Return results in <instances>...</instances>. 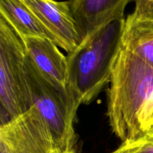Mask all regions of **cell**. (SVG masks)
I'll return each mask as SVG.
<instances>
[{"label":"cell","mask_w":153,"mask_h":153,"mask_svg":"<svg viewBox=\"0 0 153 153\" xmlns=\"http://www.w3.org/2000/svg\"><path fill=\"white\" fill-rule=\"evenodd\" d=\"M121 46L153 68V20L128 15L124 20Z\"/></svg>","instance_id":"obj_9"},{"label":"cell","mask_w":153,"mask_h":153,"mask_svg":"<svg viewBox=\"0 0 153 153\" xmlns=\"http://www.w3.org/2000/svg\"><path fill=\"white\" fill-rule=\"evenodd\" d=\"M0 16L20 37H45L58 45L55 37L22 0H0Z\"/></svg>","instance_id":"obj_10"},{"label":"cell","mask_w":153,"mask_h":153,"mask_svg":"<svg viewBox=\"0 0 153 153\" xmlns=\"http://www.w3.org/2000/svg\"><path fill=\"white\" fill-rule=\"evenodd\" d=\"M133 0H70L73 19L81 42L104 25L123 19L127 4Z\"/></svg>","instance_id":"obj_7"},{"label":"cell","mask_w":153,"mask_h":153,"mask_svg":"<svg viewBox=\"0 0 153 153\" xmlns=\"http://www.w3.org/2000/svg\"><path fill=\"white\" fill-rule=\"evenodd\" d=\"M77 153H78V152H77Z\"/></svg>","instance_id":"obj_15"},{"label":"cell","mask_w":153,"mask_h":153,"mask_svg":"<svg viewBox=\"0 0 153 153\" xmlns=\"http://www.w3.org/2000/svg\"><path fill=\"white\" fill-rule=\"evenodd\" d=\"M26 51L20 36L0 16V126L32 108L27 85Z\"/></svg>","instance_id":"obj_4"},{"label":"cell","mask_w":153,"mask_h":153,"mask_svg":"<svg viewBox=\"0 0 153 153\" xmlns=\"http://www.w3.org/2000/svg\"><path fill=\"white\" fill-rule=\"evenodd\" d=\"M24 4L55 37L59 47L68 54L81 44L69 1L22 0Z\"/></svg>","instance_id":"obj_6"},{"label":"cell","mask_w":153,"mask_h":153,"mask_svg":"<svg viewBox=\"0 0 153 153\" xmlns=\"http://www.w3.org/2000/svg\"><path fill=\"white\" fill-rule=\"evenodd\" d=\"M77 149L76 150H73V151H70V152H62V153H77Z\"/></svg>","instance_id":"obj_14"},{"label":"cell","mask_w":153,"mask_h":153,"mask_svg":"<svg viewBox=\"0 0 153 153\" xmlns=\"http://www.w3.org/2000/svg\"><path fill=\"white\" fill-rule=\"evenodd\" d=\"M153 94V68L121 46L108 93L111 128L122 143L141 137L139 115Z\"/></svg>","instance_id":"obj_1"},{"label":"cell","mask_w":153,"mask_h":153,"mask_svg":"<svg viewBox=\"0 0 153 153\" xmlns=\"http://www.w3.org/2000/svg\"><path fill=\"white\" fill-rule=\"evenodd\" d=\"M124 20L102 26L67 55L68 88L80 104H89L110 83Z\"/></svg>","instance_id":"obj_2"},{"label":"cell","mask_w":153,"mask_h":153,"mask_svg":"<svg viewBox=\"0 0 153 153\" xmlns=\"http://www.w3.org/2000/svg\"><path fill=\"white\" fill-rule=\"evenodd\" d=\"M138 120L142 136L153 132V94L142 109Z\"/></svg>","instance_id":"obj_12"},{"label":"cell","mask_w":153,"mask_h":153,"mask_svg":"<svg viewBox=\"0 0 153 153\" xmlns=\"http://www.w3.org/2000/svg\"><path fill=\"white\" fill-rule=\"evenodd\" d=\"M111 153H153V132L123 142Z\"/></svg>","instance_id":"obj_11"},{"label":"cell","mask_w":153,"mask_h":153,"mask_svg":"<svg viewBox=\"0 0 153 153\" xmlns=\"http://www.w3.org/2000/svg\"><path fill=\"white\" fill-rule=\"evenodd\" d=\"M66 152L54 139L49 127L34 107L0 126V153Z\"/></svg>","instance_id":"obj_5"},{"label":"cell","mask_w":153,"mask_h":153,"mask_svg":"<svg viewBox=\"0 0 153 153\" xmlns=\"http://www.w3.org/2000/svg\"><path fill=\"white\" fill-rule=\"evenodd\" d=\"M135 4L133 13L139 17L153 20V0H133Z\"/></svg>","instance_id":"obj_13"},{"label":"cell","mask_w":153,"mask_h":153,"mask_svg":"<svg viewBox=\"0 0 153 153\" xmlns=\"http://www.w3.org/2000/svg\"><path fill=\"white\" fill-rule=\"evenodd\" d=\"M27 56L46 78L68 88V61L52 40L41 37H20Z\"/></svg>","instance_id":"obj_8"},{"label":"cell","mask_w":153,"mask_h":153,"mask_svg":"<svg viewBox=\"0 0 153 153\" xmlns=\"http://www.w3.org/2000/svg\"><path fill=\"white\" fill-rule=\"evenodd\" d=\"M27 85L31 105L38 111L58 144L66 152L76 150L74 121L80 103L68 88L40 73L26 55Z\"/></svg>","instance_id":"obj_3"}]
</instances>
